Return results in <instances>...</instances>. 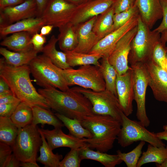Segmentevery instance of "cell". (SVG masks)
<instances>
[{"instance_id":"obj_1","label":"cell","mask_w":167,"mask_h":167,"mask_svg":"<svg viewBox=\"0 0 167 167\" xmlns=\"http://www.w3.org/2000/svg\"><path fill=\"white\" fill-rule=\"evenodd\" d=\"M38 92L45 99L50 108L69 118L81 121L85 117L94 114L88 99L72 88L64 91L49 87L40 88Z\"/></svg>"},{"instance_id":"obj_2","label":"cell","mask_w":167,"mask_h":167,"mask_svg":"<svg viewBox=\"0 0 167 167\" xmlns=\"http://www.w3.org/2000/svg\"><path fill=\"white\" fill-rule=\"evenodd\" d=\"M30 73L28 65L15 67L8 64L4 58L0 59V77L7 83L16 97L31 106L50 108L45 99L32 85Z\"/></svg>"},{"instance_id":"obj_3","label":"cell","mask_w":167,"mask_h":167,"mask_svg":"<svg viewBox=\"0 0 167 167\" xmlns=\"http://www.w3.org/2000/svg\"><path fill=\"white\" fill-rule=\"evenodd\" d=\"M81 122L92 135L91 138L83 139L87 146L103 152L113 148L121 127L120 121L109 115L93 114L84 117Z\"/></svg>"},{"instance_id":"obj_4","label":"cell","mask_w":167,"mask_h":167,"mask_svg":"<svg viewBox=\"0 0 167 167\" xmlns=\"http://www.w3.org/2000/svg\"><path fill=\"white\" fill-rule=\"evenodd\" d=\"M137 32L133 39L128 57V62L132 65L144 63L151 59L154 48L160 40V33L151 30L139 17Z\"/></svg>"},{"instance_id":"obj_5","label":"cell","mask_w":167,"mask_h":167,"mask_svg":"<svg viewBox=\"0 0 167 167\" xmlns=\"http://www.w3.org/2000/svg\"><path fill=\"white\" fill-rule=\"evenodd\" d=\"M56 69L68 86L76 85L93 91H100L106 89L102 75L98 66L93 65L81 66L77 69L71 68Z\"/></svg>"},{"instance_id":"obj_6","label":"cell","mask_w":167,"mask_h":167,"mask_svg":"<svg viewBox=\"0 0 167 167\" xmlns=\"http://www.w3.org/2000/svg\"><path fill=\"white\" fill-rule=\"evenodd\" d=\"M121 115V127L117 139L121 147H127L138 141H144L157 147L165 146L156 133L148 130L139 121L130 119L123 112Z\"/></svg>"},{"instance_id":"obj_7","label":"cell","mask_w":167,"mask_h":167,"mask_svg":"<svg viewBox=\"0 0 167 167\" xmlns=\"http://www.w3.org/2000/svg\"><path fill=\"white\" fill-rule=\"evenodd\" d=\"M42 142L36 126L31 124L19 128L15 142L12 147L13 153L20 161L37 163V152Z\"/></svg>"},{"instance_id":"obj_8","label":"cell","mask_w":167,"mask_h":167,"mask_svg":"<svg viewBox=\"0 0 167 167\" xmlns=\"http://www.w3.org/2000/svg\"><path fill=\"white\" fill-rule=\"evenodd\" d=\"M37 84L43 88L53 87L62 91L70 88L50 60L44 54L37 55L28 64Z\"/></svg>"},{"instance_id":"obj_9","label":"cell","mask_w":167,"mask_h":167,"mask_svg":"<svg viewBox=\"0 0 167 167\" xmlns=\"http://www.w3.org/2000/svg\"><path fill=\"white\" fill-rule=\"evenodd\" d=\"M84 96L91 103L94 114L109 115L121 121L122 110L118 97L106 90L96 91L80 87L72 88Z\"/></svg>"},{"instance_id":"obj_10","label":"cell","mask_w":167,"mask_h":167,"mask_svg":"<svg viewBox=\"0 0 167 167\" xmlns=\"http://www.w3.org/2000/svg\"><path fill=\"white\" fill-rule=\"evenodd\" d=\"M131 66L134 72V100L137 106L136 116L139 121L146 127L150 124L145 106L146 90L148 86V72L144 63H137Z\"/></svg>"},{"instance_id":"obj_11","label":"cell","mask_w":167,"mask_h":167,"mask_svg":"<svg viewBox=\"0 0 167 167\" xmlns=\"http://www.w3.org/2000/svg\"><path fill=\"white\" fill-rule=\"evenodd\" d=\"M76 6L66 0H49L41 17L45 25L59 28L70 22Z\"/></svg>"},{"instance_id":"obj_12","label":"cell","mask_w":167,"mask_h":167,"mask_svg":"<svg viewBox=\"0 0 167 167\" xmlns=\"http://www.w3.org/2000/svg\"><path fill=\"white\" fill-rule=\"evenodd\" d=\"M137 25L129 31L118 41L108 57L109 63L118 75L125 73L129 68L128 57L132 41L137 31Z\"/></svg>"},{"instance_id":"obj_13","label":"cell","mask_w":167,"mask_h":167,"mask_svg":"<svg viewBox=\"0 0 167 167\" xmlns=\"http://www.w3.org/2000/svg\"><path fill=\"white\" fill-rule=\"evenodd\" d=\"M134 79V71L131 66L125 73L117 74L116 86L118 98L122 110L127 116L133 112Z\"/></svg>"},{"instance_id":"obj_14","label":"cell","mask_w":167,"mask_h":167,"mask_svg":"<svg viewBox=\"0 0 167 167\" xmlns=\"http://www.w3.org/2000/svg\"><path fill=\"white\" fill-rule=\"evenodd\" d=\"M148 76V86L155 99L167 103V71L150 60L144 63Z\"/></svg>"},{"instance_id":"obj_15","label":"cell","mask_w":167,"mask_h":167,"mask_svg":"<svg viewBox=\"0 0 167 167\" xmlns=\"http://www.w3.org/2000/svg\"><path fill=\"white\" fill-rule=\"evenodd\" d=\"M139 15L131 18L122 27L113 31L100 40L88 53L98 54L108 57L121 38L127 32L137 25Z\"/></svg>"},{"instance_id":"obj_16","label":"cell","mask_w":167,"mask_h":167,"mask_svg":"<svg viewBox=\"0 0 167 167\" xmlns=\"http://www.w3.org/2000/svg\"><path fill=\"white\" fill-rule=\"evenodd\" d=\"M117 0H91L76 6L70 23L74 25L97 16L111 7Z\"/></svg>"},{"instance_id":"obj_17","label":"cell","mask_w":167,"mask_h":167,"mask_svg":"<svg viewBox=\"0 0 167 167\" xmlns=\"http://www.w3.org/2000/svg\"><path fill=\"white\" fill-rule=\"evenodd\" d=\"M38 129L42 133L52 150L61 147L71 149L80 148L87 145L83 139L77 138L70 134L66 135L62 131L61 128H55L52 130L38 128Z\"/></svg>"},{"instance_id":"obj_18","label":"cell","mask_w":167,"mask_h":167,"mask_svg":"<svg viewBox=\"0 0 167 167\" xmlns=\"http://www.w3.org/2000/svg\"><path fill=\"white\" fill-rule=\"evenodd\" d=\"M9 25L18 21L37 16L36 0H25L19 5L0 10Z\"/></svg>"},{"instance_id":"obj_19","label":"cell","mask_w":167,"mask_h":167,"mask_svg":"<svg viewBox=\"0 0 167 167\" xmlns=\"http://www.w3.org/2000/svg\"><path fill=\"white\" fill-rule=\"evenodd\" d=\"M97 16L94 17L75 25L78 43L74 51L79 53H88L99 41L92 30L93 25Z\"/></svg>"},{"instance_id":"obj_20","label":"cell","mask_w":167,"mask_h":167,"mask_svg":"<svg viewBox=\"0 0 167 167\" xmlns=\"http://www.w3.org/2000/svg\"><path fill=\"white\" fill-rule=\"evenodd\" d=\"M139 16L151 29L156 23L162 18L163 11L160 0H136Z\"/></svg>"},{"instance_id":"obj_21","label":"cell","mask_w":167,"mask_h":167,"mask_svg":"<svg viewBox=\"0 0 167 167\" xmlns=\"http://www.w3.org/2000/svg\"><path fill=\"white\" fill-rule=\"evenodd\" d=\"M41 17H36L23 19L6 26L0 28V38L14 33L27 32L32 36L40 30L42 26L45 25Z\"/></svg>"},{"instance_id":"obj_22","label":"cell","mask_w":167,"mask_h":167,"mask_svg":"<svg viewBox=\"0 0 167 167\" xmlns=\"http://www.w3.org/2000/svg\"><path fill=\"white\" fill-rule=\"evenodd\" d=\"M32 36L27 32H16L5 37L0 45L15 52H23L33 49L31 39Z\"/></svg>"},{"instance_id":"obj_23","label":"cell","mask_w":167,"mask_h":167,"mask_svg":"<svg viewBox=\"0 0 167 167\" xmlns=\"http://www.w3.org/2000/svg\"><path fill=\"white\" fill-rule=\"evenodd\" d=\"M79 155L81 161L89 159L98 161L105 167H114L122 161L118 155L108 154L99 151H94L87 145L80 148Z\"/></svg>"},{"instance_id":"obj_24","label":"cell","mask_w":167,"mask_h":167,"mask_svg":"<svg viewBox=\"0 0 167 167\" xmlns=\"http://www.w3.org/2000/svg\"><path fill=\"white\" fill-rule=\"evenodd\" d=\"M58 28L57 38L60 49L63 51L74 50L78 43L76 26L70 22Z\"/></svg>"},{"instance_id":"obj_25","label":"cell","mask_w":167,"mask_h":167,"mask_svg":"<svg viewBox=\"0 0 167 167\" xmlns=\"http://www.w3.org/2000/svg\"><path fill=\"white\" fill-rule=\"evenodd\" d=\"M38 53L33 48L23 52L11 51L6 48H0V54L9 65L15 67L20 66L29 64L37 56Z\"/></svg>"},{"instance_id":"obj_26","label":"cell","mask_w":167,"mask_h":167,"mask_svg":"<svg viewBox=\"0 0 167 167\" xmlns=\"http://www.w3.org/2000/svg\"><path fill=\"white\" fill-rule=\"evenodd\" d=\"M115 13L113 6L97 16L92 30L99 41L113 31V16Z\"/></svg>"},{"instance_id":"obj_27","label":"cell","mask_w":167,"mask_h":167,"mask_svg":"<svg viewBox=\"0 0 167 167\" xmlns=\"http://www.w3.org/2000/svg\"><path fill=\"white\" fill-rule=\"evenodd\" d=\"M58 41V38L53 35L44 46L42 52L43 54L48 58L54 65L60 68L66 69L71 68L67 62L65 53L56 49V45Z\"/></svg>"},{"instance_id":"obj_28","label":"cell","mask_w":167,"mask_h":167,"mask_svg":"<svg viewBox=\"0 0 167 167\" xmlns=\"http://www.w3.org/2000/svg\"><path fill=\"white\" fill-rule=\"evenodd\" d=\"M66 54L67 62L71 67L86 65L99 66V60L103 56L100 54L79 53L75 51H63Z\"/></svg>"},{"instance_id":"obj_29","label":"cell","mask_w":167,"mask_h":167,"mask_svg":"<svg viewBox=\"0 0 167 167\" xmlns=\"http://www.w3.org/2000/svg\"><path fill=\"white\" fill-rule=\"evenodd\" d=\"M33 112V119L32 124L36 126L41 124L43 127L45 124L51 125L54 128H62L64 124L51 111L38 105L31 106Z\"/></svg>"},{"instance_id":"obj_30","label":"cell","mask_w":167,"mask_h":167,"mask_svg":"<svg viewBox=\"0 0 167 167\" xmlns=\"http://www.w3.org/2000/svg\"><path fill=\"white\" fill-rule=\"evenodd\" d=\"M167 158V146L157 147L149 144L146 151L143 152L140 157L137 167L151 162L161 164Z\"/></svg>"},{"instance_id":"obj_31","label":"cell","mask_w":167,"mask_h":167,"mask_svg":"<svg viewBox=\"0 0 167 167\" xmlns=\"http://www.w3.org/2000/svg\"><path fill=\"white\" fill-rule=\"evenodd\" d=\"M39 131L42 139V144L40 147V155L37 158L36 161L44 165L45 167H59L61 160L62 158V155L55 154L49 147L44 135Z\"/></svg>"},{"instance_id":"obj_32","label":"cell","mask_w":167,"mask_h":167,"mask_svg":"<svg viewBox=\"0 0 167 167\" xmlns=\"http://www.w3.org/2000/svg\"><path fill=\"white\" fill-rule=\"evenodd\" d=\"M19 128L10 118L0 117V142L11 147L16 138Z\"/></svg>"},{"instance_id":"obj_33","label":"cell","mask_w":167,"mask_h":167,"mask_svg":"<svg viewBox=\"0 0 167 167\" xmlns=\"http://www.w3.org/2000/svg\"><path fill=\"white\" fill-rule=\"evenodd\" d=\"M99 67L105 82V89L118 97L116 86L117 73L114 67L109 62L108 57H102Z\"/></svg>"},{"instance_id":"obj_34","label":"cell","mask_w":167,"mask_h":167,"mask_svg":"<svg viewBox=\"0 0 167 167\" xmlns=\"http://www.w3.org/2000/svg\"><path fill=\"white\" fill-rule=\"evenodd\" d=\"M54 114L67 128L70 134L72 135L79 139L92 138L91 133L83 126L80 120L69 118L58 113Z\"/></svg>"},{"instance_id":"obj_35","label":"cell","mask_w":167,"mask_h":167,"mask_svg":"<svg viewBox=\"0 0 167 167\" xmlns=\"http://www.w3.org/2000/svg\"><path fill=\"white\" fill-rule=\"evenodd\" d=\"M33 117L31 106L24 102L21 101L10 118L19 128L32 124Z\"/></svg>"},{"instance_id":"obj_36","label":"cell","mask_w":167,"mask_h":167,"mask_svg":"<svg viewBox=\"0 0 167 167\" xmlns=\"http://www.w3.org/2000/svg\"><path fill=\"white\" fill-rule=\"evenodd\" d=\"M145 142L140 141L139 143L133 150L127 153L122 152L118 150L117 154L119 159L124 161L127 167H137L138 161L142 154V149Z\"/></svg>"},{"instance_id":"obj_37","label":"cell","mask_w":167,"mask_h":167,"mask_svg":"<svg viewBox=\"0 0 167 167\" xmlns=\"http://www.w3.org/2000/svg\"><path fill=\"white\" fill-rule=\"evenodd\" d=\"M139 15L138 8L135 5L131 8L118 13L113 16V31L122 26L133 17Z\"/></svg>"},{"instance_id":"obj_38","label":"cell","mask_w":167,"mask_h":167,"mask_svg":"<svg viewBox=\"0 0 167 167\" xmlns=\"http://www.w3.org/2000/svg\"><path fill=\"white\" fill-rule=\"evenodd\" d=\"M165 44L160 40L153 50L151 60L158 66L167 71V60L165 57Z\"/></svg>"},{"instance_id":"obj_39","label":"cell","mask_w":167,"mask_h":167,"mask_svg":"<svg viewBox=\"0 0 167 167\" xmlns=\"http://www.w3.org/2000/svg\"><path fill=\"white\" fill-rule=\"evenodd\" d=\"M80 148H71L70 151L60 161L59 167H79L82 161L79 155Z\"/></svg>"},{"instance_id":"obj_40","label":"cell","mask_w":167,"mask_h":167,"mask_svg":"<svg viewBox=\"0 0 167 167\" xmlns=\"http://www.w3.org/2000/svg\"><path fill=\"white\" fill-rule=\"evenodd\" d=\"M46 38L44 36L36 32L32 36L31 42L33 49L38 53L42 52L44 47V45L46 42Z\"/></svg>"},{"instance_id":"obj_41","label":"cell","mask_w":167,"mask_h":167,"mask_svg":"<svg viewBox=\"0 0 167 167\" xmlns=\"http://www.w3.org/2000/svg\"><path fill=\"white\" fill-rule=\"evenodd\" d=\"M136 0H117L113 5L115 14L127 10L135 4Z\"/></svg>"},{"instance_id":"obj_42","label":"cell","mask_w":167,"mask_h":167,"mask_svg":"<svg viewBox=\"0 0 167 167\" xmlns=\"http://www.w3.org/2000/svg\"><path fill=\"white\" fill-rule=\"evenodd\" d=\"M21 101L0 104V117L10 118Z\"/></svg>"},{"instance_id":"obj_43","label":"cell","mask_w":167,"mask_h":167,"mask_svg":"<svg viewBox=\"0 0 167 167\" xmlns=\"http://www.w3.org/2000/svg\"><path fill=\"white\" fill-rule=\"evenodd\" d=\"M163 11L162 20L159 26L154 29L161 33L167 30V0H160Z\"/></svg>"},{"instance_id":"obj_44","label":"cell","mask_w":167,"mask_h":167,"mask_svg":"<svg viewBox=\"0 0 167 167\" xmlns=\"http://www.w3.org/2000/svg\"><path fill=\"white\" fill-rule=\"evenodd\" d=\"M12 147L5 143L0 142V167H3L8 157L12 154Z\"/></svg>"},{"instance_id":"obj_45","label":"cell","mask_w":167,"mask_h":167,"mask_svg":"<svg viewBox=\"0 0 167 167\" xmlns=\"http://www.w3.org/2000/svg\"><path fill=\"white\" fill-rule=\"evenodd\" d=\"M20 161L15 155L12 153L7 159L3 167H18L20 166Z\"/></svg>"},{"instance_id":"obj_46","label":"cell","mask_w":167,"mask_h":167,"mask_svg":"<svg viewBox=\"0 0 167 167\" xmlns=\"http://www.w3.org/2000/svg\"><path fill=\"white\" fill-rule=\"evenodd\" d=\"M25 0H0V10L15 6L23 2Z\"/></svg>"},{"instance_id":"obj_47","label":"cell","mask_w":167,"mask_h":167,"mask_svg":"<svg viewBox=\"0 0 167 167\" xmlns=\"http://www.w3.org/2000/svg\"><path fill=\"white\" fill-rule=\"evenodd\" d=\"M49 0H36L37 9V17H41Z\"/></svg>"},{"instance_id":"obj_48","label":"cell","mask_w":167,"mask_h":167,"mask_svg":"<svg viewBox=\"0 0 167 167\" xmlns=\"http://www.w3.org/2000/svg\"><path fill=\"white\" fill-rule=\"evenodd\" d=\"M18 101H21L13 94L9 95L0 98V104L12 103Z\"/></svg>"},{"instance_id":"obj_49","label":"cell","mask_w":167,"mask_h":167,"mask_svg":"<svg viewBox=\"0 0 167 167\" xmlns=\"http://www.w3.org/2000/svg\"><path fill=\"white\" fill-rule=\"evenodd\" d=\"M54 28V26L52 25H44L40 29V34L44 36L48 35L51 33Z\"/></svg>"},{"instance_id":"obj_50","label":"cell","mask_w":167,"mask_h":167,"mask_svg":"<svg viewBox=\"0 0 167 167\" xmlns=\"http://www.w3.org/2000/svg\"><path fill=\"white\" fill-rule=\"evenodd\" d=\"M11 90L6 81L0 77V93Z\"/></svg>"},{"instance_id":"obj_51","label":"cell","mask_w":167,"mask_h":167,"mask_svg":"<svg viewBox=\"0 0 167 167\" xmlns=\"http://www.w3.org/2000/svg\"><path fill=\"white\" fill-rule=\"evenodd\" d=\"M20 166L22 167H39V166L37 163L30 162L20 161Z\"/></svg>"},{"instance_id":"obj_52","label":"cell","mask_w":167,"mask_h":167,"mask_svg":"<svg viewBox=\"0 0 167 167\" xmlns=\"http://www.w3.org/2000/svg\"><path fill=\"white\" fill-rule=\"evenodd\" d=\"M76 6L81 5L91 0H66Z\"/></svg>"},{"instance_id":"obj_53","label":"cell","mask_w":167,"mask_h":167,"mask_svg":"<svg viewBox=\"0 0 167 167\" xmlns=\"http://www.w3.org/2000/svg\"><path fill=\"white\" fill-rule=\"evenodd\" d=\"M157 137L160 139L167 141V131L164 130L156 133Z\"/></svg>"},{"instance_id":"obj_54","label":"cell","mask_w":167,"mask_h":167,"mask_svg":"<svg viewBox=\"0 0 167 167\" xmlns=\"http://www.w3.org/2000/svg\"><path fill=\"white\" fill-rule=\"evenodd\" d=\"M161 33L160 41L162 43L166 44L167 42V30H165Z\"/></svg>"},{"instance_id":"obj_55","label":"cell","mask_w":167,"mask_h":167,"mask_svg":"<svg viewBox=\"0 0 167 167\" xmlns=\"http://www.w3.org/2000/svg\"><path fill=\"white\" fill-rule=\"evenodd\" d=\"M156 166L158 167H167V158L164 160L161 164H156Z\"/></svg>"},{"instance_id":"obj_56","label":"cell","mask_w":167,"mask_h":167,"mask_svg":"<svg viewBox=\"0 0 167 167\" xmlns=\"http://www.w3.org/2000/svg\"><path fill=\"white\" fill-rule=\"evenodd\" d=\"M164 130L167 131V125L164 126L163 127Z\"/></svg>"},{"instance_id":"obj_57","label":"cell","mask_w":167,"mask_h":167,"mask_svg":"<svg viewBox=\"0 0 167 167\" xmlns=\"http://www.w3.org/2000/svg\"><path fill=\"white\" fill-rule=\"evenodd\" d=\"M165 57L167 60V46H166L165 49Z\"/></svg>"}]
</instances>
